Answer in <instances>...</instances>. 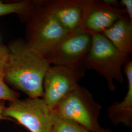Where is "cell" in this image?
<instances>
[{"instance_id":"obj_1","label":"cell","mask_w":132,"mask_h":132,"mask_svg":"<svg viewBox=\"0 0 132 132\" xmlns=\"http://www.w3.org/2000/svg\"><path fill=\"white\" fill-rule=\"evenodd\" d=\"M7 47L9 56L5 82L29 97L42 98L44 77L51 65L46 58L32 52L24 39H14Z\"/></svg>"},{"instance_id":"obj_2","label":"cell","mask_w":132,"mask_h":132,"mask_svg":"<svg viewBox=\"0 0 132 132\" xmlns=\"http://www.w3.org/2000/svg\"><path fill=\"white\" fill-rule=\"evenodd\" d=\"M26 23V42L32 52L45 58L70 33L45 5L43 0H35L33 10Z\"/></svg>"},{"instance_id":"obj_3","label":"cell","mask_w":132,"mask_h":132,"mask_svg":"<svg viewBox=\"0 0 132 132\" xmlns=\"http://www.w3.org/2000/svg\"><path fill=\"white\" fill-rule=\"evenodd\" d=\"M128 59L102 34H94L91 47L85 60V67L96 71L103 76L109 89L113 91L116 89L114 81L123 83L122 68Z\"/></svg>"},{"instance_id":"obj_4","label":"cell","mask_w":132,"mask_h":132,"mask_svg":"<svg viewBox=\"0 0 132 132\" xmlns=\"http://www.w3.org/2000/svg\"><path fill=\"white\" fill-rule=\"evenodd\" d=\"M53 110L59 116L78 123L89 132H95L102 128L98 121L101 106L89 90L79 85Z\"/></svg>"},{"instance_id":"obj_5","label":"cell","mask_w":132,"mask_h":132,"mask_svg":"<svg viewBox=\"0 0 132 132\" xmlns=\"http://www.w3.org/2000/svg\"><path fill=\"white\" fill-rule=\"evenodd\" d=\"M3 114L14 118L30 132H51L54 111L42 98L28 97L10 102Z\"/></svg>"},{"instance_id":"obj_6","label":"cell","mask_w":132,"mask_h":132,"mask_svg":"<svg viewBox=\"0 0 132 132\" xmlns=\"http://www.w3.org/2000/svg\"><path fill=\"white\" fill-rule=\"evenodd\" d=\"M93 35L81 31L69 33L46 57L51 65L85 68Z\"/></svg>"},{"instance_id":"obj_7","label":"cell","mask_w":132,"mask_h":132,"mask_svg":"<svg viewBox=\"0 0 132 132\" xmlns=\"http://www.w3.org/2000/svg\"><path fill=\"white\" fill-rule=\"evenodd\" d=\"M85 68H72L51 65L43 81L42 98L50 108L56 104L79 85L85 74Z\"/></svg>"},{"instance_id":"obj_8","label":"cell","mask_w":132,"mask_h":132,"mask_svg":"<svg viewBox=\"0 0 132 132\" xmlns=\"http://www.w3.org/2000/svg\"><path fill=\"white\" fill-rule=\"evenodd\" d=\"M125 15L126 13L123 9L112 6L102 0H86L80 31L92 35L102 34Z\"/></svg>"},{"instance_id":"obj_9","label":"cell","mask_w":132,"mask_h":132,"mask_svg":"<svg viewBox=\"0 0 132 132\" xmlns=\"http://www.w3.org/2000/svg\"><path fill=\"white\" fill-rule=\"evenodd\" d=\"M43 3L68 32L80 31L86 0H43Z\"/></svg>"},{"instance_id":"obj_10","label":"cell","mask_w":132,"mask_h":132,"mask_svg":"<svg viewBox=\"0 0 132 132\" xmlns=\"http://www.w3.org/2000/svg\"><path fill=\"white\" fill-rule=\"evenodd\" d=\"M127 78V93L121 102L115 101L108 109V116L113 125L120 123L130 128L132 127V61L128 60L123 67Z\"/></svg>"},{"instance_id":"obj_11","label":"cell","mask_w":132,"mask_h":132,"mask_svg":"<svg viewBox=\"0 0 132 132\" xmlns=\"http://www.w3.org/2000/svg\"><path fill=\"white\" fill-rule=\"evenodd\" d=\"M118 51L129 57L132 52V22L126 15L102 33Z\"/></svg>"},{"instance_id":"obj_12","label":"cell","mask_w":132,"mask_h":132,"mask_svg":"<svg viewBox=\"0 0 132 132\" xmlns=\"http://www.w3.org/2000/svg\"><path fill=\"white\" fill-rule=\"evenodd\" d=\"M35 0H0V16L16 14L22 22L26 23L33 10Z\"/></svg>"},{"instance_id":"obj_13","label":"cell","mask_w":132,"mask_h":132,"mask_svg":"<svg viewBox=\"0 0 132 132\" xmlns=\"http://www.w3.org/2000/svg\"><path fill=\"white\" fill-rule=\"evenodd\" d=\"M9 56L7 46L0 44V100L10 102L19 99L20 94L10 88L5 81V72Z\"/></svg>"},{"instance_id":"obj_14","label":"cell","mask_w":132,"mask_h":132,"mask_svg":"<svg viewBox=\"0 0 132 132\" xmlns=\"http://www.w3.org/2000/svg\"><path fill=\"white\" fill-rule=\"evenodd\" d=\"M51 132H90L78 123L63 118L54 111Z\"/></svg>"},{"instance_id":"obj_15","label":"cell","mask_w":132,"mask_h":132,"mask_svg":"<svg viewBox=\"0 0 132 132\" xmlns=\"http://www.w3.org/2000/svg\"><path fill=\"white\" fill-rule=\"evenodd\" d=\"M119 3L120 6L123 7L128 17L132 22V0H121Z\"/></svg>"},{"instance_id":"obj_16","label":"cell","mask_w":132,"mask_h":132,"mask_svg":"<svg viewBox=\"0 0 132 132\" xmlns=\"http://www.w3.org/2000/svg\"><path fill=\"white\" fill-rule=\"evenodd\" d=\"M5 101L4 100H0V120L1 119H10V118H5L3 116V111L5 107Z\"/></svg>"},{"instance_id":"obj_17","label":"cell","mask_w":132,"mask_h":132,"mask_svg":"<svg viewBox=\"0 0 132 132\" xmlns=\"http://www.w3.org/2000/svg\"><path fill=\"white\" fill-rule=\"evenodd\" d=\"M94 132H113L112 130H111L109 129H104L102 127L100 128L99 130Z\"/></svg>"}]
</instances>
